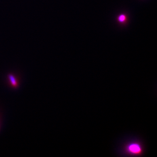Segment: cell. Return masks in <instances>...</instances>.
<instances>
[{"mask_svg": "<svg viewBox=\"0 0 157 157\" xmlns=\"http://www.w3.org/2000/svg\"><path fill=\"white\" fill-rule=\"evenodd\" d=\"M128 20V17L125 14H121L117 17V21L119 23L125 24Z\"/></svg>", "mask_w": 157, "mask_h": 157, "instance_id": "cell-2", "label": "cell"}, {"mask_svg": "<svg viewBox=\"0 0 157 157\" xmlns=\"http://www.w3.org/2000/svg\"><path fill=\"white\" fill-rule=\"evenodd\" d=\"M8 78H9V80L10 81L12 85L15 88H18L19 85H18V83L17 82L16 79H15V77L12 75L9 74L8 75Z\"/></svg>", "mask_w": 157, "mask_h": 157, "instance_id": "cell-3", "label": "cell"}, {"mask_svg": "<svg viewBox=\"0 0 157 157\" xmlns=\"http://www.w3.org/2000/svg\"><path fill=\"white\" fill-rule=\"evenodd\" d=\"M128 151L129 153L133 154H139L142 152V148L139 144L132 143L128 146Z\"/></svg>", "mask_w": 157, "mask_h": 157, "instance_id": "cell-1", "label": "cell"}]
</instances>
